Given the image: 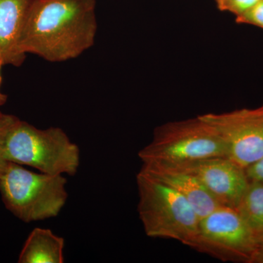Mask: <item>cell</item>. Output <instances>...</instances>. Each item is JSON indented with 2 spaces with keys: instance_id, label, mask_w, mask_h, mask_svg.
Segmentation results:
<instances>
[{
  "instance_id": "cell-3",
  "label": "cell",
  "mask_w": 263,
  "mask_h": 263,
  "mask_svg": "<svg viewBox=\"0 0 263 263\" xmlns=\"http://www.w3.org/2000/svg\"><path fill=\"white\" fill-rule=\"evenodd\" d=\"M8 162L29 166L50 175L75 176L80 165V149L60 127L38 129L18 119L4 146Z\"/></svg>"
},
{
  "instance_id": "cell-9",
  "label": "cell",
  "mask_w": 263,
  "mask_h": 263,
  "mask_svg": "<svg viewBox=\"0 0 263 263\" xmlns=\"http://www.w3.org/2000/svg\"><path fill=\"white\" fill-rule=\"evenodd\" d=\"M141 170L182 195L200 219L222 206L197 178L179 167L165 164L143 163Z\"/></svg>"
},
{
  "instance_id": "cell-12",
  "label": "cell",
  "mask_w": 263,
  "mask_h": 263,
  "mask_svg": "<svg viewBox=\"0 0 263 263\" xmlns=\"http://www.w3.org/2000/svg\"><path fill=\"white\" fill-rule=\"evenodd\" d=\"M254 232L263 228V183L249 182L236 209Z\"/></svg>"
},
{
  "instance_id": "cell-18",
  "label": "cell",
  "mask_w": 263,
  "mask_h": 263,
  "mask_svg": "<svg viewBox=\"0 0 263 263\" xmlns=\"http://www.w3.org/2000/svg\"><path fill=\"white\" fill-rule=\"evenodd\" d=\"M257 248L263 249V228L255 233Z\"/></svg>"
},
{
  "instance_id": "cell-8",
  "label": "cell",
  "mask_w": 263,
  "mask_h": 263,
  "mask_svg": "<svg viewBox=\"0 0 263 263\" xmlns=\"http://www.w3.org/2000/svg\"><path fill=\"white\" fill-rule=\"evenodd\" d=\"M169 165L197 178L222 206L236 209L249 185L245 168L226 157Z\"/></svg>"
},
{
  "instance_id": "cell-13",
  "label": "cell",
  "mask_w": 263,
  "mask_h": 263,
  "mask_svg": "<svg viewBox=\"0 0 263 263\" xmlns=\"http://www.w3.org/2000/svg\"><path fill=\"white\" fill-rule=\"evenodd\" d=\"M18 118L11 114H7L0 112V177L6 168L8 162L5 159L4 146L7 136L10 129L15 123L18 122Z\"/></svg>"
},
{
  "instance_id": "cell-11",
  "label": "cell",
  "mask_w": 263,
  "mask_h": 263,
  "mask_svg": "<svg viewBox=\"0 0 263 263\" xmlns=\"http://www.w3.org/2000/svg\"><path fill=\"white\" fill-rule=\"evenodd\" d=\"M65 239L51 230L34 228L19 254V263H62Z\"/></svg>"
},
{
  "instance_id": "cell-4",
  "label": "cell",
  "mask_w": 263,
  "mask_h": 263,
  "mask_svg": "<svg viewBox=\"0 0 263 263\" xmlns=\"http://www.w3.org/2000/svg\"><path fill=\"white\" fill-rule=\"evenodd\" d=\"M63 175L29 171L8 162L0 177V193L5 208L20 220L31 222L56 217L67 202Z\"/></svg>"
},
{
  "instance_id": "cell-17",
  "label": "cell",
  "mask_w": 263,
  "mask_h": 263,
  "mask_svg": "<svg viewBox=\"0 0 263 263\" xmlns=\"http://www.w3.org/2000/svg\"><path fill=\"white\" fill-rule=\"evenodd\" d=\"M250 263H263V249H256Z\"/></svg>"
},
{
  "instance_id": "cell-5",
  "label": "cell",
  "mask_w": 263,
  "mask_h": 263,
  "mask_svg": "<svg viewBox=\"0 0 263 263\" xmlns=\"http://www.w3.org/2000/svg\"><path fill=\"white\" fill-rule=\"evenodd\" d=\"M138 157L143 163L179 164L226 157V152L217 133L198 116L156 128L153 139Z\"/></svg>"
},
{
  "instance_id": "cell-6",
  "label": "cell",
  "mask_w": 263,
  "mask_h": 263,
  "mask_svg": "<svg viewBox=\"0 0 263 263\" xmlns=\"http://www.w3.org/2000/svg\"><path fill=\"white\" fill-rule=\"evenodd\" d=\"M193 249L221 261L250 263L255 232L236 209L220 206L200 219Z\"/></svg>"
},
{
  "instance_id": "cell-2",
  "label": "cell",
  "mask_w": 263,
  "mask_h": 263,
  "mask_svg": "<svg viewBox=\"0 0 263 263\" xmlns=\"http://www.w3.org/2000/svg\"><path fill=\"white\" fill-rule=\"evenodd\" d=\"M136 180L138 212L147 236L177 240L193 248L200 221L193 206L174 189L141 170Z\"/></svg>"
},
{
  "instance_id": "cell-10",
  "label": "cell",
  "mask_w": 263,
  "mask_h": 263,
  "mask_svg": "<svg viewBox=\"0 0 263 263\" xmlns=\"http://www.w3.org/2000/svg\"><path fill=\"white\" fill-rule=\"evenodd\" d=\"M34 0H0V59L4 65L20 67L27 54L21 41Z\"/></svg>"
},
{
  "instance_id": "cell-16",
  "label": "cell",
  "mask_w": 263,
  "mask_h": 263,
  "mask_svg": "<svg viewBox=\"0 0 263 263\" xmlns=\"http://www.w3.org/2000/svg\"><path fill=\"white\" fill-rule=\"evenodd\" d=\"M249 182L263 183V157L245 168Z\"/></svg>"
},
{
  "instance_id": "cell-1",
  "label": "cell",
  "mask_w": 263,
  "mask_h": 263,
  "mask_svg": "<svg viewBox=\"0 0 263 263\" xmlns=\"http://www.w3.org/2000/svg\"><path fill=\"white\" fill-rule=\"evenodd\" d=\"M95 0H34L21 48L51 62L81 56L94 45L98 30Z\"/></svg>"
},
{
  "instance_id": "cell-7",
  "label": "cell",
  "mask_w": 263,
  "mask_h": 263,
  "mask_svg": "<svg viewBox=\"0 0 263 263\" xmlns=\"http://www.w3.org/2000/svg\"><path fill=\"white\" fill-rule=\"evenodd\" d=\"M212 126L226 147V157L243 168L263 157V105L199 116Z\"/></svg>"
},
{
  "instance_id": "cell-15",
  "label": "cell",
  "mask_w": 263,
  "mask_h": 263,
  "mask_svg": "<svg viewBox=\"0 0 263 263\" xmlns=\"http://www.w3.org/2000/svg\"><path fill=\"white\" fill-rule=\"evenodd\" d=\"M262 0H226L219 9L238 16L248 11Z\"/></svg>"
},
{
  "instance_id": "cell-14",
  "label": "cell",
  "mask_w": 263,
  "mask_h": 263,
  "mask_svg": "<svg viewBox=\"0 0 263 263\" xmlns=\"http://www.w3.org/2000/svg\"><path fill=\"white\" fill-rule=\"evenodd\" d=\"M235 22L238 24H250L263 29V0L248 11L236 16Z\"/></svg>"
},
{
  "instance_id": "cell-21",
  "label": "cell",
  "mask_w": 263,
  "mask_h": 263,
  "mask_svg": "<svg viewBox=\"0 0 263 263\" xmlns=\"http://www.w3.org/2000/svg\"><path fill=\"white\" fill-rule=\"evenodd\" d=\"M0 62H3V61H2V60H1V59H0ZM3 65H4V64H3Z\"/></svg>"
},
{
  "instance_id": "cell-19",
  "label": "cell",
  "mask_w": 263,
  "mask_h": 263,
  "mask_svg": "<svg viewBox=\"0 0 263 263\" xmlns=\"http://www.w3.org/2000/svg\"><path fill=\"white\" fill-rule=\"evenodd\" d=\"M3 62H0V106H3L4 105L5 103H7V100H8V96L4 94V93L2 92L1 91V84H2V75H1V70L2 67H3Z\"/></svg>"
},
{
  "instance_id": "cell-20",
  "label": "cell",
  "mask_w": 263,
  "mask_h": 263,
  "mask_svg": "<svg viewBox=\"0 0 263 263\" xmlns=\"http://www.w3.org/2000/svg\"><path fill=\"white\" fill-rule=\"evenodd\" d=\"M224 1H226V0H216V3H217V6H218V8H219H219H221V5H223V3H224Z\"/></svg>"
}]
</instances>
